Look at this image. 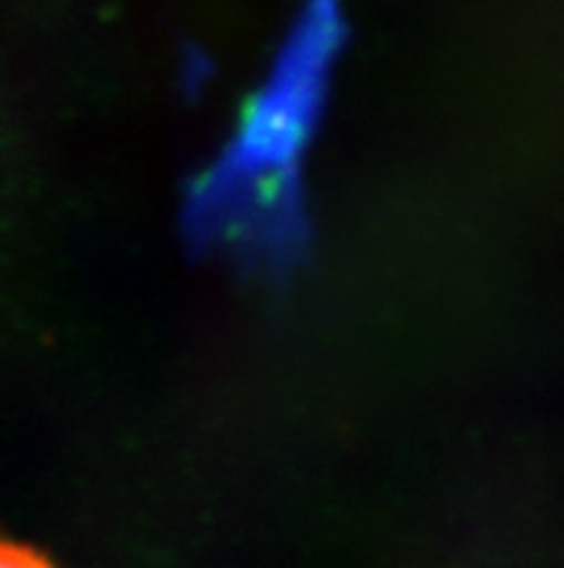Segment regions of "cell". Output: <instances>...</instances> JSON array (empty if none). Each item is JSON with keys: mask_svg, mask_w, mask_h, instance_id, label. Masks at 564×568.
<instances>
[{"mask_svg": "<svg viewBox=\"0 0 564 568\" xmlns=\"http://www.w3.org/2000/svg\"><path fill=\"white\" fill-rule=\"evenodd\" d=\"M0 568H52L50 562L41 560L38 555L27 551V548H18L12 542L0 540Z\"/></svg>", "mask_w": 564, "mask_h": 568, "instance_id": "1", "label": "cell"}]
</instances>
